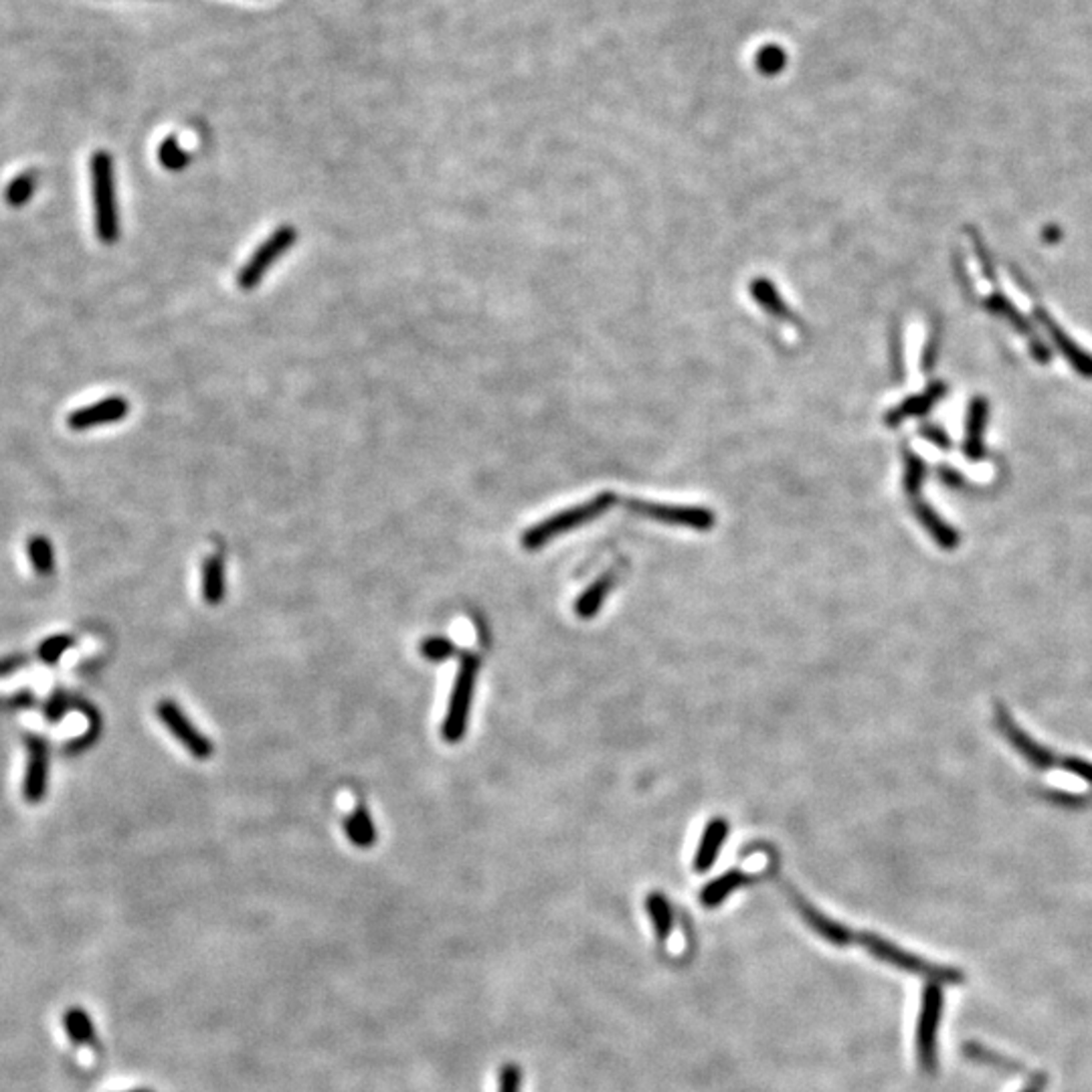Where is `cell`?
<instances>
[{
    "mask_svg": "<svg viewBox=\"0 0 1092 1092\" xmlns=\"http://www.w3.org/2000/svg\"><path fill=\"white\" fill-rule=\"evenodd\" d=\"M27 551H29L31 565L39 577H49L55 571V553L47 536H41V534L31 536Z\"/></svg>",
    "mask_w": 1092,
    "mask_h": 1092,
    "instance_id": "cell-24",
    "label": "cell"
},
{
    "mask_svg": "<svg viewBox=\"0 0 1092 1092\" xmlns=\"http://www.w3.org/2000/svg\"><path fill=\"white\" fill-rule=\"evenodd\" d=\"M785 53L777 47H765L761 53H759V69L765 73V75H775L783 65H785Z\"/></svg>",
    "mask_w": 1092,
    "mask_h": 1092,
    "instance_id": "cell-31",
    "label": "cell"
},
{
    "mask_svg": "<svg viewBox=\"0 0 1092 1092\" xmlns=\"http://www.w3.org/2000/svg\"><path fill=\"white\" fill-rule=\"evenodd\" d=\"M913 510H915L919 522L923 524V528L935 538V542L943 551H955L959 547V534L929 504L915 498L913 500Z\"/></svg>",
    "mask_w": 1092,
    "mask_h": 1092,
    "instance_id": "cell-15",
    "label": "cell"
},
{
    "mask_svg": "<svg viewBox=\"0 0 1092 1092\" xmlns=\"http://www.w3.org/2000/svg\"><path fill=\"white\" fill-rule=\"evenodd\" d=\"M727 838H729V822L723 818L711 820L703 832L697 856H694V870H697L699 874L709 872L715 866Z\"/></svg>",
    "mask_w": 1092,
    "mask_h": 1092,
    "instance_id": "cell-13",
    "label": "cell"
},
{
    "mask_svg": "<svg viewBox=\"0 0 1092 1092\" xmlns=\"http://www.w3.org/2000/svg\"><path fill=\"white\" fill-rule=\"evenodd\" d=\"M27 745V769L23 781V796L29 804H41L47 796L49 783V747L39 735H29Z\"/></svg>",
    "mask_w": 1092,
    "mask_h": 1092,
    "instance_id": "cell-10",
    "label": "cell"
},
{
    "mask_svg": "<svg viewBox=\"0 0 1092 1092\" xmlns=\"http://www.w3.org/2000/svg\"><path fill=\"white\" fill-rule=\"evenodd\" d=\"M943 1012V991L939 983H929L923 991V1004L917 1028V1056L925 1072L937 1068V1034Z\"/></svg>",
    "mask_w": 1092,
    "mask_h": 1092,
    "instance_id": "cell-6",
    "label": "cell"
},
{
    "mask_svg": "<svg viewBox=\"0 0 1092 1092\" xmlns=\"http://www.w3.org/2000/svg\"><path fill=\"white\" fill-rule=\"evenodd\" d=\"M965 1054H967L971 1060H977V1062H983V1064H994V1066L1008 1068V1070H1010V1068L1022 1070L1020 1064H1016V1062H1012V1060H1008V1058H1002V1056H998V1054H994V1052H989V1050H985V1048L979 1046V1044H967V1046H965Z\"/></svg>",
    "mask_w": 1092,
    "mask_h": 1092,
    "instance_id": "cell-30",
    "label": "cell"
},
{
    "mask_svg": "<svg viewBox=\"0 0 1092 1092\" xmlns=\"http://www.w3.org/2000/svg\"><path fill=\"white\" fill-rule=\"evenodd\" d=\"M749 882H751V876L745 874L743 870H729L727 874L715 878L701 890V905L705 909H717L733 895L735 890L743 888Z\"/></svg>",
    "mask_w": 1092,
    "mask_h": 1092,
    "instance_id": "cell-14",
    "label": "cell"
},
{
    "mask_svg": "<svg viewBox=\"0 0 1092 1092\" xmlns=\"http://www.w3.org/2000/svg\"><path fill=\"white\" fill-rule=\"evenodd\" d=\"M65 1030H67L71 1042H75V1046L87 1048V1050H95V1048H97V1038H95L93 1022H91V1018H89L81 1008H71V1010H67V1014H65Z\"/></svg>",
    "mask_w": 1092,
    "mask_h": 1092,
    "instance_id": "cell-21",
    "label": "cell"
},
{
    "mask_svg": "<svg viewBox=\"0 0 1092 1092\" xmlns=\"http://www.w3.org/2000/svg\"><path fill=\"white\" fill-rule=\"evenodd\" d=\"M344 832L348 840L358 848H370L376 842V830L364 806H356L354 812L344 820Z\"/></svg>",
    "mask_w": 1092,
    "mask_h": 1092,
    "instance_id": "cell-19",
    "label": "cell"
},
{
    "mask_svg": "<svg viewBox=\"0 0 1092 1092\" xmlns=\"http://www.w3.org/2000/svg\"><path fill=\"white\" fill-rule=\"evenodd\" d=\"M793 903H796L800 915L804 917V921L812 927L814 933H818L822 939H826L828 943L832 945H838V947H846L850 945L856 937L852 935V931L848 927H844L842 923L826 917L822 911H818L816 907H812L808 901H804L802 897H796L793 899Z\"/></svg>",
    "mask_w": 1092,
    "mask_h": 1092,
    "instance_id": "cell-12",
    "label": "cell"
},
{
    "mask_svg": "<svg viewBox=\"0 0 1092 1092\" xmlns=\"http://www.w3.org/2000/svg\"><path fill=\"white\" fill-rule=\"evenodd\" d=\"M31 705H33L31 692H19L15 694V697H0V711H17V709H27Z\"/></svg>",
    "mask_w": 1092,
    "mask_h": 1092,
    "instance_id": "cell-34",
    "label": "cell"
},
{
    "mask_svg": "<svg viewBox=\"0 0 1092 1092\" xmlns=\"http://www.w3.org/2000/svg\"><path fill=\"white\" fill-rule=\"evenodd\" d=\"M987 419V405L985 401L977 399L973 401L967 417V437H965V453L971 459H977L983 455V429Z\"/></svg>",
    "mask_w": 1092,
    "mask_h": 1092,
    "instance_id": "cell-20",
    "label": "cell"
},
{
    "mask_svg": "<svg viewBox=\"0 0 1092 1092\" xmlns=\"http://www.w3.org/2000/svg\"><path fill=\"white\" fill-rule=\"evenodd\" d=\"M522 1086V1070L518 1064H506L500 1070L498 1080V1092H520Z\"/></svg>",
    "mask_w": 1092,
    "mask_h": 1092,
    "instance_id": "cell-32",
    "label": "cell"
},
{
    "mask_svg": "<svg viewBox=\"0 0 1092 1092\" xmlns=\"http://www.w3.org/2000/svg\"><path fill=\"white\" fill-rule=\"evenodd\" d=\"M626 506L630 512L662 524L684 526L692 530H711L715 526V514L709 508L701 506H678L648 500H628Z\"/></svg>",
    "mask_w": 1092,
    "mask_h": 1092,
    "instance_id": "cell-7",
    "label": "cell"
},
{
    "mask_svg": "<svg viewBox=\"0 0 1092 1092\" xmlns=\"http://www.w3.org/2000/svg\"><path fill=\"white\" fill-rule=\"evenodd\" d=\"M477 672H479V658L475 654H471V652H465L461 656L459 670H457L455 680H453L449 707H447V715H445L443 729H441L443 741H447V743H459L463 739V735H465Z\"/></svg>",
    "mask_w": 1092,
    "mask_h": 1092,
    "instance_id": "cell-4",
    "label": "cell"
},
{
    "mask_svg": "<svg viewBox=\"0 0 1092 1092\" xmlns=\"http://www.w3.org/2000/svg\"><path fill=\"white\" fill-rule=\"evenodd\" d=\"M158 160H160V164H162L164 168H168V170H172V172H178V170H182V168L190 162V156H188V152H184V150L178 146V142H176L174 136H168V138L160 144V148H158Z\"/></svg>",
    "mask_w": 1092,
    "mask_h": 1092,
    "instance_id": "cell-26",
    "label": "cell"
},
{
    "mask_svg": "<svg viewBox=\"0 0 1092 1092\" xmlns=\"http://www.w3.org/2000/svg\"><path fill=\"white\" fill-rule=\"evenodd\" d=\"M156 713H158V719L162 721V725L174 735V739L194 759L205 761V759H209L213 755V743L188 721V717L178 709L176 703L160 701L158 707H156Z\"/></svg>",
    "mask_w": 1092,
    "mask_h": 1092,
    "instance_id": "cell-9",
    "label": "cell"
},
{
    "mask_svg": "<svg viewBox=\"0 0 1092 1092\" xmlns=\"http://www.w3.org/2000/svg\"><path fill=\"white\" fill-rule=\"evenodd\" d=\"M421 654L431 662H441L455 654V644L447 638H427L421 644Z\"/></svg>",
    "mask_w": 1092,
    "mask_h": 1092,
    "instance_id": "cell-29",
    "label": "cell"
},
{
    "mask_svg": "<svg viewBox=\"0 0 1092 1092\" xmlns=\"http://www.w3.org/2000/svg\"><path fill=\"white\" fill-rule=\"evenodd\" d=\"M1058 767L1062 771H1068L1088 783H1092V763H1088L1086 759H1080V757H1060V763Z\"/></svg>",
    "mask_w": 1092,
    "mask_h": 1092,
    "instance_id": "cell-33",
    "label": "cell"
},
{
    "mask_svg": "<svg viewBox=\"0 0 1092 1092\" xmlns=\"http://www.w3.org/2000/svg\"><path fill=\"white\" fill-rule=\"evenodd\" d=\"M95 231L102 243H116L120 237V213L116 203V178L114 160L110 152L97 150L89 162Z\"/></svg>",
    "mask_w": 1092,
    "mask_h": 1092,
    "instance_id": "cell-1",
    "label": "cell"
},
{
    "mask_svg": "<svg viewBox=\"0 0 1092 1092\" xmlns=\"http://www.w3.org/2000/svg\"><path fill=\"white\" fill-rule=\"evenodd\" d=\"M27 664L25 658L21 656H9V658H0V678L5 676H11L15 672H19L23 666Z\"/></svg>",
    "mask_w": 1092,
    "mask_h": 1092,
    "instance_id": "cell-35",
    "label": "cell"
},
{
    "mask_svg": "<svg viewBox=\"0 0 1092 1092\" xmlns=\"http://www.w3.org/2000/svg\"><path fill=\"white\" fill-rule=\"evenodd\" d=\"M996 725L1000 729V733L1006 737V741L1030 763L1034 765L1036 769L1040 771H1048L1052 767H1058L1060 759L1046 747H1042L1036 739H1032L1018 723L1016 719L1012 717V713L1002 705L998 703L996 707Z\"/></svg>",
    "mask_w": 1092,
    "mask_h": 1092,
    "instance_id": "cell-8",
    "label": "cell"
},
{
    "mask_svg": "<svg viewBox=\"0 0 1092 1092\" xmlns=\"http://www.w3.org/2000/svg\"><path fill=\"white\" fill-rule=\"evenodd\" d=\"M71 646H73V638H69V636H53V638L45 640V642L39 646L37 654H39V658H41L45 664H57V662L61 660V656H63Z\"/></svg>",
    "mask_w": 1092,
    "mask_h": 1092,
    "instance_id": "cell-28",
    "label": "cell"
},
{
    "mask_svg": "<svg viewBox=\"0 0 1092 1092\" xmlns=\"http://www.w3.org/2000/svg\"><path fill=\"white\" fill-rule=\"evenodd\" d=\"M616 583V577L614 575H604L602 579H598L595 583H591L583 593L581 598L577 600L575 604V612L581 620H591L600 614V610L604 608V602L608 600V595L612 591Z\"/></svg>",
    "mask_w": 1092,
    "mask_h": 1092,
    "instance_id": "cell-17",
    "label": "cell"
},
{
    "mask_svg": "<svg viewBox=\"0 0 1092 1092\" xmlns=\"http://www.w3.org/2000/svg\"><path fill=\"white\" fill-rule=\"evenodd\" d=\"M856 941L876 959L892 965V967H899L903 971H909V973H917V975H923L927 979H931V983H949V985H957V983H963L965 981V975L953 967H943V965H935V963H929L897 945H892L890 941L874 935V933H860L856 935Z\"/></svg>",
    "mask_w": 1092,
    "mask_h": 1092,
    "instance_id": "cell-3",
    "label": "cell"
},
{
    "mask_svg": "<svg viewBox=\"0 0 1092 1092\" xmlns=\"http://www.w3.org/2000/svg\"><path fill=\"white\" fill-rule=\"evenodd\" d=\"M128 1092H154L150 1088H136V1090H128Z\"/></svg>",
    "mask_w": 1092,
    "mask_h": 1092,
    "instance_id": "cell-37",
    "label": "cell"
},
{
    "mask_svg": "<svg viewBox=\"0 0 1092 1092\" xmlns=\"http://www.w3.org/2000/svg\"><path fill=\"white\" fill-rule=\"evenodd\" d=\"M225 561L213 555L203 565V598L209 606H217L225 598Z\"/></svg>",
    "mask_w": 1092,
    "mask_h": 1092,
    "instance_id": "cell-18",
    "label": "cell"
},
{
    "mask_svg": "<svg viewBox=\"0 0 1092 1092\" xmlns=\"http://www.w3.org/2000/svg\"><path fill=\"white\" fill-rule=\"evenodd\" d=\"M1046 1082H1048L1046 1074H1036L1034 1082H1032V1084H1030V1086H1028V1088H1026L1024 1092H1042V1090L1046 1088Z\"/></svg>",
    "mask_w": 1092,
    "mask_h": 1092,
    "instance_id": "cell-36",
    "label": "cell"
},
{
    "mask_svg": "<svg viewBox=\"0 0 1092 1092\" xmlns=\"http://www.w3.org/2000/svg\"><path fill=\"white\" fill-rule=\"evenodd\" d=\"M37 186V174L35 172H23L17 178H13L5 190V198L11 207H25Z\"/></svg>",
    "mask_w": 1092,
    "mask_h": 1092,
    "instance_id": "cell-25",
    "label": "cell"
},
{
    "mask_svg": "<svg viewBox=\"0 0 1092 1092\" xmlns=\"http://www.w3.org/2000/svg\"><path fill=\"white\" fill-rule=\"evenodd\" d=\"M751 293L755 295V300L771 314H775L777 318H791V310L787 308V304L781 300L779 291L775 289V285L767 279H755L751 283Z\"/></svg>",
    "mask_w": 1092,
    "mask_h": 1092,
    "instance_id": "cell-23",
    "label": "cell"
},
{
    "mask_svg": "<svg viewBox=\"0 0 1092 1092\" xmlns=\"http://www.w3.org/2000/svg\"><path fill=\"white\" fill-rule=\"evenodd\" d=\"M130 413V403L124 399V396H108V399H102L97 401L93 405H87V407H81V409H75L69 413L67 417V425L75 431H87V429H93V427H99V425H110V423H118V421H124Z\"/></svg>",
    "mask_w": 1092,
    "mask_h": 1092,
    "instance_id": "cell-11",
    "label": "cell"
},
{
    "mask_svg": "<svg viewBox=\"0 0 1092 1092\" xmlns=\"http://www.w3.org/2000/svg\"><path fill=\"white\" fill-rule=\"evenodd\" d=\"M618 498L614 491H602L598 498L593 500H587L579 506H573V508H567L559 514H553L549 516L547 520L534 524L532 528H528L524 534H522V549L526 551H538L542 549L544 544H549L553 538L561 536V534H567L595 518H600L602 514H606L608 510H612L616 506Z\"/></svg>",
    "mask_w": 1092,
    "mask_h": 1092,
    "instance_id": "cell-2",
    "label": "cell"
},
{
    "mask_svg": "<svg viewBox=\"0 0 1092 1092\" xmlns=\"http://www.w3.org/2000/svg\"><path fill=\"white\" fill-rule=\"evenodd\" d=\"M925 481V463L921 457L907 453V467H905V489L909 491L911 498H919L921 485Z\"/></svg>",
    "mask_w": 1092,
    "mask_h": 1092,
    "instance_id": "cell-27",
    "label": "cell"
},
{
    "mask_svg": "<svg viewBox=\"0 0 1092 1092\" xmlns=\"http://www.w3.org/2000/svg\"><path fill=\"white\" fill-rule=\"evenodd\" d=\"M646 909H648L650 921L654 925L656 937L660 941H666L672 935V925H674V915H672V907H670L668 899L662 895V892H650L648 901H646Z\"/></svg>",
    "mask_w": 1092,
    "mask_h": 1092,
    "instance_id": "cell-22",
    "label": "cell"
},
{
    "mask_svg": "<svg viewBox=\"0 0 1092 1092\" xmlns=\"http://www.w3.org/2000/svg\"><path fill=\"white\" fill-rule=\"evenodd\" d=\"M297 241V231L291 225H283L275 229L243 263V267L237 273V285L245 291L255 289L259 281L265 277V273L273 267L277 259H281Z\"/></svg>",
    "mask_w": 1092,
    "mask_h": 1092,
    "instance_id": "cell-5",
    "label": "cell"
},
{
    "mask_svg": "<svg viewBox=\"0 0 1092 1092\" xmlns=\"http://www.w3.org/2000/svg\"><path fill=\"white\" fill-rule=\"evenodd\" d=\"M945 386L943 384H933L929 386L925 392L917 394V396H911V399H907L905 403H901L899 407L892 409L886 417V423L888 425H899L903 421H907L909 417H915V415H923L927 409H931L943 394Z\"/></svg>",
    "mask_w": 1092,
    "mask_h": 1092,
    "instance_id": "cell-16",
    "label": "cell"
}]
</instances>
